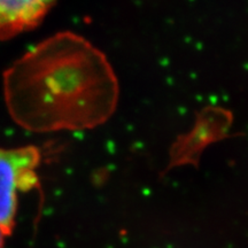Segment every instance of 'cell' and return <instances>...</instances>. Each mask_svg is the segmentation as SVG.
Segmentation results:
<instances>
[{"instance_id":"1","label":"cell","mask_w":248,"mask_h":248,"mask_svg":"<svg viewBox=\"0 0 248 248\" xmlns=\"http://www.w3.org/2000/svg\"><path fill=\"white\" fill-rule=\"evenodd\" d=\"M4 95L12 119L24 129L83 130L113 115L119 83L98 48L75 33L60 32L8 68Z\"/></svg>"},{"instance_id":"2","label":"cell","mask_w":248,"mask_h":248,"mask_svg":"<svg viewBox=\"0 0 248 248\" xmlns=\"http://www.w3.org/2000/svg\"><path fill=\"white\" fill-rule=\"evenodd\" d=\"M40 152L35 146L0 148V228L13 226L17 195L38 185Z\"/></svg>"},{"instance_id":"3","label":"cell","mask_w":248,"mask_h":248,"mask_svg":"<svg viewBox=\"0 0 248 248\" xmlns=\"http://www.w3.org/2000/svg\"><path fill=\"white\" fill-rule=\"evenodd\" d=\"M57 0H0V39L20 35L42 22Z\"/></svg>"},{"instance_id":"4","label":"cell","mask_w":248,"mask_h":248,"mask_svg":"<svg viewBox=\"0 0 248 248\" xmlns=\"http://www.w3.org/2000/svg\"><path fill=\"white\" fill-rule=\"evenodd\" d=\"M4 234H5V231L2 230L1 228H0V248L2 246V239H4Z\"/></svg>"}]
</instances>
